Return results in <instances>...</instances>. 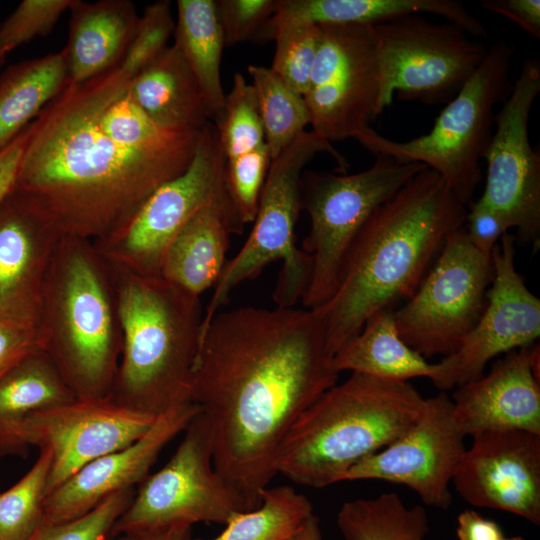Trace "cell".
<instances>
[{
    "label": "cell",
    "mask_w": 540,
    "mask_h": 540,
    "mask_svg": "<svg viewBox=\"0 0 540 540\" xmlns=\"http://www.w3.org/2000/svg\"><path fill=\"white\" fill-rule=\"evenodd\" d=\"M333 357L307 308L219 311L203 332L190 401L208 423L215 469L250 510L293 423L337 383Z\"/></svg>",
    "instance_id": "cell-1"
},
{
    "label": "cell",
    "mask_w": 540,
    "mask_h": 540,
    "mask_svg": "<svg viewBox=\"0 0 540 540\" xmlns=\"http://www.w3.org/2000/svg\"><path fill=\"white\" fill-rule=\"evenodd\" d=\"M94 77L67 83L27 126L12 190L61 236L116 238L148 198L191 163L198 139L139 150L98 124Z\"/></svg>",
    "instance_id": "cell-2"
},
{
    "label": "cell",
    "mask_w": 540,
    "mask_h": 540,
    "mask_svg": "<svg viewBox=\"0 0 540 540\" xmlns=\"http://www.w3.org/2000/svg\"><path fill=\"white\" fill-rule=\"evenodd\" d=\"M466 212L448 183L429 168L376 209L356 237L333 295L311 309L333 355L373 315L415 293L448 235L465 225Z\"/></svg>",
    "instance_id": "cell-3"
},
{
    "label": "cell",
    "mask_w": 540,
    "mask_h": 540,
    "mask_svg": "<svg viewBox=\"0 0 540 540\" xmlns=\"http://www.w3.org/2000/svg\"><path fill=\"white\" fill-rule=\"evenodd\" d=\"M425 400L408 381L353 372L293 423L279 448L276 472L315 489L340 482L351 467L404 434Z\"/></svg>",
    "instance_id": "cell-4"
},
{
    "label": "cell",
    "mask_w": 540,
    "mask_h": 540,
    "mask_svg": "<svg viewBox=\"0 0 540 540\" xmlns=\"http://www.w3.org/2000/svg\"><path fill=\"white\" fill-rule=\"evenodd\" d=\"M118 312L122 357L111 399L155 416L191 402L203 321L199 297L159 275L129 270Z\"/></svg>",
    "instance_id": "cell-5"
},
{
    "label": "cell",
    "mask_w": 540,
    "mask_h": 540,
    "mask_svg": "<svg viewBox=\"0 0 540 540\" xmlns=\"http://www.w3.org/2000/svg\"><path fill=\"white\" fill-rule=\"evenodd\" d=\"M327 153L342 173L349 164L334 146L314 131L299 135L271 159L259 197L252 230L237 254L226 262L203 314L201 336L213 317L228 303L234 289L256 278L266 266L281 261L273 291L277 307H294L307 288L312 259L296 246L295 226L301 208L303 170L317 154Z\"/></svg>",
    "instance_id": "cell-6"
},
{
    "label": "cell",
    "mask_w": 540,
    "mask_h": 540,
    "mask_svg": "<svg viewBox=\"0 0 540 540\" xmlns=\"http://www.w3.org/2000/svg\"><path fill=\"white\" fill-rule=\"evenodd\" d=\"M513 43L494 42L469 80L435 119L432 129L407 141H395L370 128L359 142L374 155L417 162L437 172L467 205L482 178L480 161L489 146L494 108L509 96Z\"/></svg>",
    "instance_id": "cell-7"
},
{
    "label": "cell",
    "mask_w": 540,
    "mask_h": 540,
    "mask_svg": "<svg viewBox=\"0 0 540 540\" xmlns=\"http://www.w3.org/2000/svg\"><path fill=\"white\" fill-rule=\"evenodd\" d=\"M373 164L357 173L303 172L301 208L310 220L302 250L310 255V279L301 299L315 309L333 295L347 255L361 229L382 204L415 174L427 168L375 155Z\"/></svg>",
    "instance_id": "cell-8"
},
{
    "label": "cell",
    "mask_w": 540,
    "mask_h": 540,
    "mask_svg": "<svg viewBox=\"0 0 540 540\" xmlns=\"http://www.w3.org/2000/svg\"><path fill=\"white\" fill-rule=\"evenodd\" d=\"M379 66L375 119L392 103L447 104L483 62L488 48L457 24L421 13L373 25Z\"/></svg>",
    "instance_id": "cell-9"
},
{
    "label": "cell",
    "mask_w": 540,
    "mask_h": 540,
    "mask_svg": "<svg viewBox=\"0 0 540 540\" xmlns=\"http://www.w3.org/2000/svg\"><path fill=\"white\" fill-rule=\"evenodd\" d=\"M59 277L58 327L43 332L45 351L76 399L111 398L122 343L99 271L88 255L73 250Z\"/></svg>",
    "instance_id": "cell-10"
},
{
    "label": "cell",
    "mask_w": 540,
    "mask_h": 540,
    "mask_svg": "<svg viewBox=\"0 0 540 540\" xmlns=\"http://www.w3.org/2000/svg\"><path fill=\"white\" fill-rule=\"evenodd\" d=\"M492 276L491 255L465 227L450 233L415 293L394 310L401 339L425 359L454 354L485 309Z\"/></svg>",
    "instance_id": "cell-11"
},
{
    "label": "cell",
    "mask_w": 540,
    "mask_h": 540,
    "mask_svg": "<svg viewBox=\"0 0 540 540\" xmlns=\"http://www.w3.org/2000/svg\"><path fill=\"white\" fill-rule=\"evenodd\" d=\"M168 462L149 474L121 516L111 535L136 533L176 523L226 525L235 515L250 511L243 497L217 472L211 434L198 413Z\"/></svg>",
    "instance_id": "cell-12"
},
{
    "label": "cell",
    "mask_w": 540,
    "mask_h": 540,
    "mask_svg": "<svg viewBox=\"0 0 540 540\" xmlns=\"http://www.w3.org/2000/svg\"><path fill=\"white\" fill-rule=\"evenodd\" d=\"M303 98L312 131L332 144L371 127L379 96L373 25H322Z\"/></svg>",
    "instance_id": "cell-13"
},
{
    "label": "cell",
    "mask_w": 540,
    "mask_h": 540,
    "mask_svg": "<svg viewBox=\"0 0 540 540\" xmlns=\"http://www.w3.org/2000/svg\"><path fill=\"white\" fill-rule=\"evenodd\" d=\"M539 92V60L526 58L496 113L483 157L487 163L485 187L478 199L505 216L516 229L515 242L530 244L533 252L540 246V156L530 144L528 120Z\"/></svg>",
    "instance_id": "cell-14"
},
{
    "label": "cell",
    "mask_w": 540,
    "mask_h": 540,
    "mask_svg": "<svg viewBox=\"0 0 540 540\" xmlns=\"http://www.w3.org/2000/svg\"><path fill=\"white\" fill-rule=\"evenodd\" d=\"M156 417L111 398L74 399L29 415L15 434L16 456L33 446L49 449L48 496L91 461L135 442Z\"/></svg>",
    "instance_id": "cell-15"
},
{
    "label": "cell",
    "mask_w": 540,
    "mask_h": 540,
    "mask_svg": "<svg viewBox=\"0 0 540 540\" xmlns=\"http://www.w3.org/2000/svg\"><path fill=\"white\" fill-rule=\"evenodd\" d=\"M515 255V237L506 232L491 252L493 276L478 323L460 348L439 362L441 376L435 386L441 391L479 378L491 359L539 339L540 299L517 271Z\"/></svg>",
    "instance_id": "cell-16"
},
{
    "label": "cell",
    "mask_w": 540,
    "mask_h": 540,
    "mask_svg": "<svg viewBox=\"0 0 540 540\" xmlns=\"http://www.w3.org/2000/svg\"><path fill=\"white\" fill-rule=\"evenodd\" d=\"M464 435L453 417L446 392L426 398L416 422L384 449L351 467L341 481L382 480L412 489L439 509L452 504L450 484L464 451Z\"/></svg>",
    "instance_id": "cell-17"
},
{
    "label": "cell",
    "mask_w": 540,
    "mask_h": 540,
    "mask_svg": "<svg viewBox=\"0 0 540 540\" xmlns=\"http://www.w3.org/2000/svg\"><path fill=\"white\" fill-rule=\"evenodd\" d=\"M225 198H230L225 158L210 122L200 132L187 169L161 185L115 238L122 244L130 271L159 275L162 255L175 234L202 207Z\"/></svg>",
    "instance_id": "cell-18"
},
{
    "label": "cell",
    "mask_w": 540,
    "mask_h": 540,
    "mask_svg": "<svg viewBox=\"0 0 540 540\" xmlns=\"http://www.w3.org/2000/svg\"><path fill=\"white\" fill-rule=\"evenodd\" d=\"M452 484L479 508L506 511L540 524V435L520 429L472 436Z\"/></svg>",
    "instance_id": "cell-19"
},
{
    "label": "cell",
    "mask_w": 540,
    "mask_h": 540,
    "mask_svg": "<svg viewBox=\"0 0 540 540\" xmlns=\"http://www.w3.org/2000/svg\"><path fill=\"white\" fill-rule=\"evenodd\" d=\"M199 413L187 402L157 415L152 426L129 446L101 456L53 490L46 497L42 525L77 519L108 497L134 489L148 475L163 449Z\"/></svg>",
    "instance_id": "cell-20"
},
{
    "label": "cell",
    "mask_w": 540,
    "mask_h": 540,
    "mask_svg": "<svg viewBox=\"0 0 540 540\" xmlns=\"http://www.w3.org/2000/svg\"><path fill=\"white\" fill-rule=\"evenodd\" d=\"M539 344L497 359L487 375L453 393V417L464 436L520 429L540 435Z\"/></svg>",
    "instance_id": "cell-21"
},
{
    "label": "cell",
    "mask_w": 540,
    "mask_h": 540,
    "mask_svg": "<svg viewBox=\"0 0 540 540\" xmlns=\"http://www.w3.org/2000/svg\"><path fill=\"white\" fill-rule=\"evenodd\" d=\"M53 235L11 188L0 202V316L36 319L43 239Z\"/></svg>",
    "instance_id": "cell-22"
},
{
    "label": "cell",
    "mask_w": 540,
    "mask_h": 540,
    "mask_svg": "<svg viewBox=\"0 0 540 540\" xmlns=\"http://www.w3.org/2000/svg\"><path fill=\"white\" fill-rule=\"evenodd\" d=\"M414 13L440 16L474 37L485 34L481 21L456 0H276L257 42L272 40L277 31L286 27L376 25Z\"/></svg>",
    "instance_id": "cell-23"
},
{
    "label": "cell",
    "mask_w": 540,
    "mask_h": 540,
    "mask_svg": "<svg viewBox=\"0 0 540 540\" xmlns=\"http://www.w3.org/2000/svg\"><path fill=\"white\" fill-rule=\"evenodd\" d=\"M243 227L230 198L205 205L167 245L159 276L199 297L218 282L226 264L230 235L241 233Z\"/></svg>",
    "instance_id": "cell-24"
},
{
    "label": "cell",
    "mask_w": 540,
    "mask_h": 540,
    "mask_svg": "<svg viewBox=\"0 0 540 540\" xmlns=\"http://www.w3.org/2000/svg\"><path fill=\"white\" fill-rule=\"evenodd\" d=\"M63 48L68 83L86 82L120 65L134 37L139 15L130 0H73Z\"/></svg>",
    "instance_id": "cell-25"
},
{
    "label": "cell",
    "mask_w": 540,
    "mask_h": 540,
    "mask_svg": "<svg viewBox=\"0 0 540 540\" xmlns=\"http://www.w3.org/2000/svg\"><path fill=\"white\" fill-rule=\"evenodd\" d=\"M130 90L142 111L163 128L202 130L213 119L195 76L174 44L132 78Z\"/></svg>",
    "instance_id": "cell-26"
},
{
    "label": "cell",
    "mask_w": 540,
    "mask_h": 540,
    "mask_svg": "<svg viewBox=\"0 0 540 540\" xmlns=\"http://www.w3.org/2000/svg\"><path fill=\"white\" fill-rule=\"evenodd\" d=\"M333 365L338 373L350 371L396 381L427 377L435 384L441 375L439 362H427L401 339L393 309L373 315L335 353Z\"/></svg>",
    "instance_id": "cell-27"
},
{
    "label": "cell",
    "mask_w": 540,
    "mask_h": 540,
    "mask_svg": "<svg viewBox=\"0 0 540 540\" xmlns=\"http://www.w3.org/2000/svg\"><path fill=\"white\" fill-rule=\"evenodd\" d=\"M74 399L45 350L23 358L0 380V458L16 456L15 434L29 415Z\"/></svg>",
    "instance_id": "cell-28"
},
{
    "label": "cell",
    "mask_w": 540,
    "mask_h": 540,
    "mask_svg": "<svg viewBox=\"0 0 540 540\" xmlns=\"http://www.w3.org/2000/svg\"><path fill=\"white\" fill-rule=\"evenodd\" d=\"M68 83L64 50L9 66L0 76V150Z\"/></svg>",
    "instance_id": "cell-29"
},
{
    "label": "cell",
    "mask_w": 540,
    "mask_h": 540,
    "mask_svg": "<svg viewBox=\"0 0 540 540\" xmlns=\"http://www.w3.org/2000/svg\"><path fill=\"white\" fill-rule=\"evenodd\" d=\"M176 8L174 45L195 76L216 120L223 110L226 95L221 80L226 45L216 0H178Z\"/></svg>",
    "instance_id": "cell-30"
},
{
    "label": "cell",
    "mask_w": 540,
    "mask_h": 540,
    "mask_svg": "<svg viewBox=\"0 0 540 540\" xmlns=\"http://www.w3.org/2000/svg\"><path fill=\"white\" fill-rule=\"evenodd\" d=\"M336 523L344 540H424L429 532L425 509L406 507L395 492L343 503Z\"/></svg>",
    "instance_id": "cell-31"
},
{
    "label": "cell",
    "mask_w": 540,
    "mask_h": 540,
    "mask_svg": "<svg viewBox=\"0 0 540 540\" xmlns=\"http://www.w3.org/2000/svg\"><path fill=\"white\" fill-rule=\"evenodd\" d=\"M311 515L313 505L305 495L287 485L268 486L257 508L235 515L210 540H289Z\"/></svg>",
    "instance_id": "cell-32"
},
{
    "label": "cell",
    "mask_w": 540,
    "mask_h": 540,
    "mask_svg": "<svg viewBox=\"0 0 540 540\" xmlns=\"http://www.w3.org/2000/svg\"><path fill=\"white\" fill-rule=\"evenodd\" d=\"M254 88L265 143L270 158L278 156L310 125V116L302 95L290 89L270 67H247Z\"/></svg>",
    "instance_id": "cell-33"
},
{
    "label": "cell",
    "mask_w": 540,
    "mask_h": 540,
    "mask_svg": "<svg viewBox=\"0 0 540 540\" xmlns=\"http://www.w3.org/2000/svg\"><path fill=\"white\" fill-rule=\"evenodd\" d=\"M51 468V453L41 448L32 467L0 493V540H27L40 526Z\"/></svg>",
    "instance_id": "cell-34"
},
{
    "label": "cell",
    "mask_w": 540,
    "mask_h": 540,
    "mask_svg": "<svg viewBox=\"0 0 540 540\" xmlns=\"http://www.w3.org/2000/svg\"><path fill=\"white\" fill-rule=\"evenodd\" d=\"M214 125L225 160L266 144L254 88L241 73L234 75L232 88L225 95L223 110Z\"/></svg>",
    "instance_id": "cell-35"
},
{
    "label": "cell",
    "mask_w": 540,
    "mask_h": 540,
    "mask_svg": "<svg viewBox=\"0 0 540 540\" xmlns=\"http://www.w3.org/2000/svg\"><path fill=\"white\" fill-rule=\"evenodd\" d=\"M320 37V27L301 25L277 31L271 70L294 92L304 96L308 89Z\"/></svg>",
    "instance_id": "cell-36"
},
{
    "label": "cell",
    "mask_w": 540,
    "mask_h": 540,
    "mask_svg": "<svg viewBox=\"0 0 540 540\" xmlns=\"http://www.w3.org/2000/svg\"><path fill=\"white\" fill-rule=\"evenodd\" d=\"M174 30L175 20L169 1L147 5L139 16L132 42L119 65L121 70L129 77H135L164 52Z\"/></svg>",
    "instance_id": "cell-37"
},
{
    "label": "cell",
    "mask_w": 540,
    "mask_h": 540,
    "mask_svg": "<svg viewBox=\"0 0 540 540\" xmlns=\"http://www.w3.org/2000/svg\"><path fill=\"white\" fill-rule=\"evenodd\" d=\"M270 162L266 144L237 158L225 160L228 193L244 226L255 218Z\"/></svg>",
    "instance_id": "cell-38"
},
{
    "label": "cell",
    "mask_w": 540,
    "mask_h": 540,
    "mask_svg": "<svg viewBox=\"0 0 540 540\" xmlns=\"http://www.w3.org/2000/svg\"><path fill=\"white\" fill-rule=\"evenodd\" d=\"M135 492L130 489L116 493L77 519L55 525L40 524L27 540H106Z\"/></svg>",
    "instance_id": "cell-39"
},
{
    "label": "cell",
    "mask_w": 540,
    "mask_h": 540,
    "mask_svg": "<svg viewBox=\"0 0 540 540\" xmlns=\"http://www.w3.org/2000/svg\"><path fill=\"white\" fill-rule=\"evenodd\" d=\"M73 0H23L0 25V44L8 53L49 34Z\"/></svg>",
    "instance_id": "cell-40"
},
{
    "label": "cell",
    "mask_w": 540,
    "mask_h": 540,
    "mask_svg": "<svg viewBox=\"0 0 540 540\" xmlns=\"http://www.w3.org/2000/svg\"><path fill=\"white\" fill-rule=\"evenodd\" d=\"M276 0H217L225 45L256 41L272 16Z\"/></svg>",
    "instance_id": "cell-41"
},
{
    "label": "cell",
    "mask_w": 540,
    "mask_h": 540,
    "mask_svg": "<svg viewBox=\"0 0 540 540\" xmlns=\"http://www.w3.org/2000/svg\"><path fill=\"white\" fill-rule=\"evenodd\" d=\"M45 349L36 319L0 316V380L23 358Z\"/></svg>",
    "instance_id": "cell-42"
},
{
    "label": "cell",
    "mask_w": 540,
    "mask_h": 540,
    "mask_svg": "<svg viewBox=\"0 0 540 540\" xmlns=\"http://www.w3.org/2000/svg\"><path fill=\"white\" fill-rule=\"evenodd\" d=\"M465 230L471 242L482 253L491 255L501 236L512 228L500 212L479 200L467 205Z\"/></svg>",
    "instance_id": "cell-43"
},
{
    "label": "cell",
    "mask_w": 540,
    "mask_h": 540,
    "mask_svg": "<svg viewBox=\"0 0 540 540\" xmlns=\"http://www.w3.org/2000/svg\"><path fill=\"white\" fill-rule=\"evenodd\" d=\"M480 5L513 21L532 37L540 38L539 0H484Z\"/></svg>",
    "instance_id": "cell-44"
},
{
    "label": "cell",
    "mask_w": 540,
    "mask_h": 540,
    "mask_svg": "<svg viewBox=\"0 0 540 540\" xmlns=\"http://www.w3.org/2000/svg\"><path fill=\"white\" fill-rule=\"evenodd\" d=\"M456 535L459 540H498L504 533L497 522L465 510L458 515Z\"/></svg>",
    "instance_id": "cell-45"
},
{
    "label": "cell",
    "mask_w": 540,
    "mask_h": 540,
    "mask_svg": "<svg viewBox=\"0 0 540 540\" xmlns=\"http://www.w3.org/2000/svg\"><path fill=\"white\" fill-rule=\"evenodd\" d=\"M26 136L27 127L0 150V202L13 187Z\"/></svg>",
    "instance_id": "cell-46"
},
{
    "label": "cell",
    "mask_w": 540,
    "mask_h": 540,
    "mask_svg": "<svg viewBox=\"0 0 540 540\" xmlns=\"http://www.w3.org/2000/svg\"><path fill=\"white\" fill-rule=\"evenodd\" d=\"M191 525L176 523L144 532L110 535L106 540H184L190 535Z\"/></svg>",
    "instance_id": "cell-47"
},
{
    "label": "cell",
    "mask_w": 540,
    "mask_h": 540,
    "mask_svg": "<svg viewBox=\"0 0 540 540\" xmlns=\"http://www.w3.org/2000/svg\"><path fill=\"white\" fill-rule=\"evenodd\" d=\"M289 540H322L319 518L311 515Z\"/></svg>",
    "instance_id": "cell-48"
},
{
    "label": "cell",
    "mask_w": 540,
    "mask_h": 540,
    "mask_svg": "<svg viewBox=\"0 0 540 540\" xmlns=\"http://www.w3.org/2000/svg\"><path fill=\"white\" fill-rule=\"evenodd\" d=\"M498 540H525L522 536L516 535L512 537H506L505 535L499 538Z\"/></svg>",
    "instance_id": "cell-49"
},
{
    "label": "cell",
    "mask_w": 540,
    "mask_h": 540,
    "mask_svg": "<svg viewBox=\"0 0 540 540\" xmlns=\"http://www.w3.org/2000/svg\"><path fill=\"white\" fill-rule=\"evenodd\" d=\"M6 52L3 50L1 44H0V61L5 56Z\"/></svg>",
    "instance_id": "cell-50"
}]
</instances>
